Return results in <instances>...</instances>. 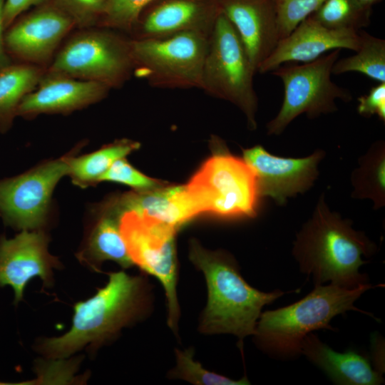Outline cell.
<instances>
[{"label": "cell", "instance_id": "cell-1", "mask_svg": "<svg viewBox=\"0 0 385 385\" xmlns=\"http://www.w3.org/2000/svg\"><path fill=\"white\" fill-rule=\"evenodd\" d=\"M352 222L329 210L324 194L319 197L311 217L302 225L293 242L292 255L302 272L312 276L315 285L330 282L346 288L368 284L359 272L376 245Z\"/></svg>", "mask_w": 385, "mask_h": 385}, {"label": "cell", "instance_id": "cell-2", "mask_svg": "<svg viewBox=\"0 0 385 385\" xmlns=\"http://www.w3.org/2000/svg\"><path fill=\"white\" fill-rule=\"evenodd\" d=\"M147 284L140 276L109 274L106 285L73 307L71 328L65 334L43 339L38 351L51 359H63L86 345L97 347L146 313Z\"/></svg>", "mask_w": 385, "mask_h": 385}, {"label": "cell", "instance_id": "cell-3", "mask_svg": "<svg viewBox=\"0 0 385 385\" xmlns=\"http://www.w3.org/2000/svg\"><path fill=\"white\" fill-rule=\"evenodd\" d=\"M189 258L202 272L208 292L199 330L204 334H233L242 349L243 339L255 332L262 307L285 292L253 288L242 278L231 255L209 251L195 240L190 242Z\"/></svg>", "mask_w": 385, "mask_h": 385}, {"label": "cell", "instance_id": "cell-4", "mask_svg": "<svg viewBox=\"0 0 385 385\" xmlns=\"http://www.w3.org/2000/svg\"><path fill=\"white\" fill-rule=\"evenodd\" d=\"M366 284L346 288L330 284L315 285L302 299L274 310L261 313L254 337L257 345L273 356L291 358L302 354L304 337L319 329L334 330L332 319L349 310L363 312L354 302L366 290L374 287Z\"/></svg>", "mask_w": 385, "mask_h": 385}, {"label": "cell", "instance_id": "cell-5", "mask_svg": "<svg viewBox=\"0 0 385 385\" xmlns=\"http://www.w3.org/2000/svg\"><path fill=\"white\" fill-rule=\"evenodd\" d=\"M213 153L186 185L200 214L226 219L257 216L261 198L256 175L242 158L229 152L224 142L211 138Z\"/></svg>", "mask_w": 385, "mask_h": 385}, {"label": "cell", "instance_id": "cell-6", "mask_svg": "<svg viewBox=\"0 0 385 385\" xmlns=\"http://www.w3.org/2000/svg\"><path fill=\"white\" fill-rule=\"evenodd\" d=\"M79 29L59 47L46 71L122 87L133 73L130 38L103 26Z\"/></svg>", "mask_w": 385, "mask_h": 385}, {"label": "cell", "instance_id": "cell-7", "mask_svg": "<svg viewBox=\"0 0 385 385\" xmlns=\"http://www.w3.org/2000/svg\"><path fill=\"white\" fill-rule=\"evenodd\" d=\"M256 73L235 28L221 12L209 37L200 89L239 108L250 130L257 128Z\"/></svg>", "mask_w": 385, "mask_h": 385}, {"label": "cell", "instance_id": "cell-8", "mask_svg": "<svg viewBox=\"0 0 385 385\" xmlns=\"http://www.w3.org/2000/svg\"><path fill=\"white\" fill-rule=\"evenodd\" d=\"M209 37L188 31L158 39L130 38L133 74L153 87L200 89Z\"/></svg>", "mask_w": 385, "mask_h": 385}, {"label": "cell", "instance_id": "cell-9", "mask_svg": "<svg viewBox=\"0 0 385 385\" xmlns=\"http://www.w3.org/2000/svg\"><path fill=\"white\" fill-rule=\"evenodd\" d=\"M340 51L341 49H335L312 61L282 65L272 71L282 81L284 98L278 113L267 124L268 135L282 134L301 114L315 118L337 111V99L351 101V93L331 79L332 68Z\"/></svg>", "mask_w": 385, "mask_h": 385}, {"label": "cell", "instance_id": "cell-10", "mask_svg": "<svg viewBox=\"0 0 385 385\" xmlns=\"http://www.w3.org/2000/svg\"><path fill=\"white\" fill-rule=\"evenodd\" d=\"M119 227L133 263L162 284L168 308V324L177 332L180 309L177 297L176 228L155 218L125 210Z\"/></svg>", "mask_w": 385, "mask_h": 385}, {"label": "cell", "instance_id": "cell-11", "mask_svg": "<svg viewBox=\"0 0 385 385\" xmlns=\"http://www.w3.org/2000/svg\"><path fill=\"white\" fill-rule=\"evenodd\" d=\"M68 153L19 175L0 180V217L15 230H40L47 222L51 197L68 174Z\"/></svg>", "mask_w": 385, "mask_h": 385}, {"label": "cell", "instance_id": "cell-12", "mask_svg": "<svg viewBox=\"0 0 385 385\" xmlns=\"http://www.w3.org/2000/svg\"><path fill=\"white\" fill-rule=\"evenodd\" d=\"M74 28L71 16L55 0H48L20 15L5 29V50L13 62L48 67Z\"/></svg>", "mask_w": 385, "mask_h": 385}, {"label": "cell", "instance_id": "cell-13", "mask_svg": "<svg viewBox=\"0 0 385 385\" xmlns=\"http://www.w3.org/2000/svg\"><path fill=\"white\" fill-rule=\"evenodd\" d=\"M242 151L243 159L256 175L260 197H270L279 205L314 185L326 154L317 149L307 157L286 158L272 155L260 145Z\"/></svg>", "mask_w": 385, "mask_h": 385}, {"label": "cell", "instance_id": "cell-14", "mask_svg": "<svg viewBox=\"0 0 385 385\" xmlns=\"http://www.w3.org/2000/svg\"><path fill=\"white\" fill-rule=\"evenodd\" d=\"M221 12L218 0H151L140 11L130 38L158 39L188 31L210 36Z\"/></svg>", "mask_w": 385, "mask_h": 385}, {"label": "cell", "instance_id": "cell-15", "mask_svg": "<svg viewBox=\"0 0 385 385\" xmlns=\"http://www.w3.org/2000/svg\"><path fill=\"white\" fill-rule=\"evenodd\" d=\"M48 237L41 230H23L14 237L0 236V287L11 286L15 304L23 298L24 289L33 277H39L43 284L52 285L53 270L61 263L48 250Z\"/></svg>", "mask_w": 385, "mask_h": 385}, {"label": "cell", "instance_id": "cell-16", "mask_svg": "<svg viewBox=\"0 0 385 385\" xmlns=\"http://www.w3.org/2000/svg\"><path fill=\"white\" fill-rule=\"evenodd\" d=\"M358 31L330 29L309 16L287 36L279 41L272 53L261 63L257 72H272L286 63L310 62L335 49L356 51L360 44Z\"/></svg>", "mask_w": 385, "mask_h": 385}, {"label": "cell", "instance_id": "cell-17", "mask_svg": "<svg viewBox=\"0 0 385 385\" xmlns=\"http://www.w3.org/2000/svg\"><path fill=\"white\" fill-rule=\"evenodd\" d=\"M111 88L102 83L76 79L46 71L36 88L20 103L17 116L68 114L106 97Z\"/></svg>", "mask_w": 385, "mask_h": 385}, {"label": "cell", "instance_id": "cell-18", "mask_svg": "<svg viewBox=\"0 0 385 385\" xmlns=\"http://www.w3.org/2000/svg\"><path fill=\"white\" fill-rule=\"evenodd\" d=\"M222 13L235 28L257 72L279 41L276 0H218Z\"/></svg>", "mask_w": 385, "mask_h": 385}, {"label": "cell", "instance_id": "cell-19", "mask_svg": "<svg viewBox=\"0 0 385 385\" xmlns=\"http://www.w3.org/2000/svg\"><path fill=\"white\" fill-rule=\"evenodd\" d=\"M120 212L133 210L178 228L200 212L186 185H165L151 190L134 191L111 201Z\"/></svg>", "mask_w": 385, "mask_h": 385}, {"label": "cell", "instance_id": "cell-20", "mask_svg": "<svg viewBox=\"0 0 385 385\" xmlns=\"http://www.w3.org/2000/svg\"><path fill=\"white\" fill-rule=\"evenodd\" d=\"M301 352L336 384L378 385L382 374L373 369L368 358L353 350L340 353L309 333L303 339Z\"/></svg>", "mask_w": 385, "mask_h": 385}, {"label": "cell", "instance_id": "cell-21", "mask_svg": "<svg viewBox=\"0 0 385 385\" xmlns=\"http://www.w3.org/2000/svg\"><path fill=\"white\" fill-rule=\"evenodd\" d=\"M120 212L110 204L103 205L91 228L77 257L94 270H99L106 260H111L123 268L133 265L119 227Z\"/></svg>", "mask_w": 385, "mask_h": 385}, {"label": "cell", "instance_id": "cell-22", "mask_svg": "<svg viewBox=\"0 0 385 385\" xmlns=\"http://www.w3.org/2000/svg\"><path fill=\"white\" fill-rule=\"evenodd\" d=\"M46 69L19 62H12L0 69V133L11 128L20 103L36 88Z\"/></svg>", "mask_w": 385, "mask_h": 385}, {"label": "cell", "instance_id": "cell-23", "mask_svg": "<svg viewBox=\"0 0 385 385\" xmlns=\"http://www.w3.org/2000/svg\"><path fill=\"white\" fill-rule=\"evenodd\" d=\"M139 148L138 142L123 138L107 144L93 153L76 157L79 148L77 147L68 153V175L78 187L85 188L93 186L100 183L101 177L115 160L125 158Z\"/></svg>", "mask_w": 385, "mask_h": 385}, {"label": "cell", "instance_id": "cell-24", "mask_svg": "<svg viewBox=\"0 0 385 385\" xmlns=\"http://www.w3.org/2000/svg\"><path fill=\"white\" fill-rule=\"evenodd\" d=\"M352 197L369 199L377 210L385 205V144L379 140L359 159L351 175Z\"/></svg>", "mask_w": 385, "mask_h": 385}, {"label": "cell", "instance_id": "cell-25", "mask_svg": "<svg viewBox=\"0 0 385 385\" xmlns=\"http://www.w3.org/2000/svg\"><path fill=\"white\" fill-rule=\"evenodd\" d=\"M360 44L355 54L337 59L332 68L335 75L358 72L379 83L385 82V41L359 30Z\"/></svg>", "mask_w": 385, "mask_h": 385}, {"label": "cell", "instance_id": "cell-26", "mask_svg": "<svg viewBox=\"0 0 385 385\" xmlns=\"http://www.w3.org/2000/svg\"><path fill=\"white\" fill-rule=\"evenodd\" d=\"M310 16L330 29L358 31L369 25L371 8L357 0H325Z\"/></svg>", "mask_w": 385, "mask_h": 385}, {"label": "cell", "instance_id": "cell-27", "mask_svg": "<svg viewBox=\"0 0 385 385\" xmlns=\"http://www.w3.org/2000/svg\"><path fill=\"white\" fill-rule=\"evenodd\" d=\"M176 366L170 371V376L181 379L198 385H245L250 382L246 376L240 380H233L225 376L210 371L193 359L192 348L176 349Z\"/></svg>", "mask_w": 385, "mask_h": 385}, {"label": "cell", "instance_id": "cell-28", "mask_svg": "<svg viewBox=\"0 0 385 385\" xmlns=\"http://www.w3.org/2000/svg\"><path fill=\"white\" fill-rule=\"evenodd\" d=\"M325 0H276L279 40L287 36Z\"/></svg>", "mask_w": 385, "mask_h": 385}, {"label": "cell", "instance_id": "cell-29", "mask_svg": "<svg viewBox=\"0 0 385 385\" xmlns=\"http://www.w3.org/2000/svg\"><path fill=\"white\" fill-rule=\"evenodd\" d=\"M151 0H108L100 26L130 33L143 8Z\"/></svg>", "mask_w": 385, "mask_h": 385}, {"label": "cell", "instance_id": "cell-30", "mask_svg": "<svg viewBox=\"0 0 385 385\" xmlns=\"http://www.w3.org/2000/svg\"><path fill=\"white\" fill-rule=\"evenodd\" d=\"M73 19L78 29L100 26L108 0H55Z\"/></svg>", "mask_w": 385, "mask_h": 385}, {"label": "cell", "instance_id": "cell-31", "mask_svg": "<svg viewBox=\"0 0 385 385\" xmlns=\"http://www.w3.org/2000/svg\"><path fill=\"white\" fill-rule=\"evenodd\" d=\"M103 181L123 184L133 188L135 191L151 190L165 185L164 183L138 171L125 158H120L113 163L101 177L100 182Z\"/></svg>", "mask_w": 385, "mask_h": 385}, {"label": "cell", "instance_id": "cell-32", "mask_svg": "<svg viewBox=\"0 0 385 385\" xmlns=\"http://www.w3.org/2000/svg\"><path fill=\"white\" fill-rule=\"evenodd\" d=\"M357 112L364 117L376 115L385 122V82L373 86L366 95L358 98Z\"/></svg>", "mask_w": 385, "mask_h": 385}, {"label": "cell", "instance_id": "cell-33", "mask_svg": "<svg viewBox=\"0 0 385 385\" xmlns=\"http://www.w3.org/2000/svg\"><path fill=\"white\" fill-rule=\"evenodd\" d=\"M48 0H6L4 9L5 29L20 15Z\"/></svg>", "mask_w": 385, "mask_h": 385}, {"label": "cell", "instance_id": "cell-34", "mask_svg": "<svg viewBox=\"0 0 385 385\" xmlns=\"http://www.w3.org/2000/svg\"><path fill=\"white\" fill-rule=\"evenodd\" d=\"M5 1L6 0H0V69L13 62L5 50L4 43V35L5 31L4 24V9Z\"/></svg>", "mask_w": 385, "mask_h": 385}, {"label": "cell", "instance_id": "cell-35", "mask_svg": "<svg viewBox=\"0 0 385 385\" xmlns=\"http://www.w3.org/2000/svg\"><path fill=\"white\" fill-rule=\"evenodd\" d=\"M357 1L362 5L371 8V6L374 4L381 1V0H357Z\"/></svg>", "mask_w": 385, "mask_h": 385}]
</instances>
